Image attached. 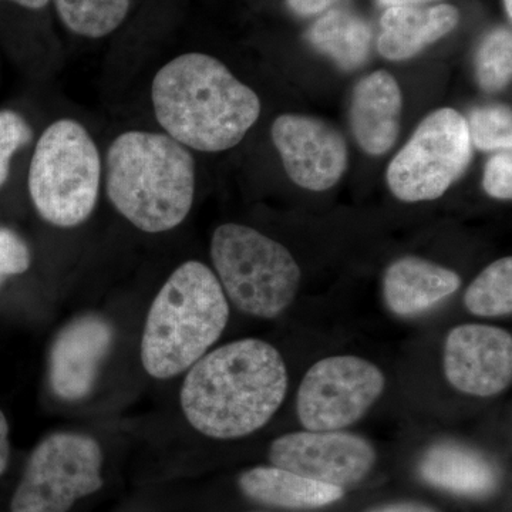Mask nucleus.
Segmentation results:
<instances>
[{
  "mask_svg": "<svg viewBox=\"0 0 512 512\" xmlns=\"http://www.w3.org/2000/svg\"><path fill=\"white\" fill-rule=\"evenodd\" d=\"M272 140L286 174L305 190L328 191L348 170V144L339 130L316 117L284 114L272 126Z\"/></svg>",
  "mask_w": 512,
  "mask_h": 512,
  "instance_id": "nucleus-11",
  "label": "nucleus"
},
{
  "mask_svg": "<svg viewBox=\"0 0 512 512\" xmlns=\"http://www.w3.org/2000/svg\"><path fill=\"white\" fill-rule=\"evenodd\" d=\"M419 473L427 484L464 497H487L500 484L498 468L490 458L454 441L427 448Z\"/></svg>",
  "mask_w": 512,
  "mask_h": 512,
  "instance_id": "nucleus-17",
  "label": "nucleus"
},
{
  "mask_svg": "<svg viewBox=\"0 0 512 512\" xmlns=\"http://www.w3.org/2000/svg\"><path fill=\"white\" fill-rule=\"evenodd\" d=\"M113 342V329L99 316L70 322L57 336L50 353V383L63 400L84 399L92 392Z\"/></svg>",
  "mask_w": 512,
  "mask_h": 512,
  "instance_id": "nucleus-13",
  "label": "nucleus"
},
{
  "mask_svg": "<svg viewBox=\"0 0 512 512\" xmlns=\"http://www.w3.org/2000/svg\"><path fill=\"white\" fill-rule=\"evenodd\" d=\"M483 188L490 197L510 201L512 198V154L500 151L487 161L484 168Z\"/></svg>",
  "mask_w": 512,
  "mask_h": 512,
  "instance_id": "nucleus-25",
  "label": "nucleus"
},
{
  "mask_svg": "<svg viewBox=\"0 0 512 512\" xmlns=\"http://www.w3.org/2000/svg\"><path fill=\"white\" fill-rule=\"evenodd\" d=\"M505 13L508 15V19L512 18V0H504Z\"/></svg>",
  "mask_w": 512,
  "mask_h": 512,
  "instance_id": "nucleus-32",
  "label": "nucleus"
},
{
  "mask_svg": "<svg viewBox=\"0 0 512 512\" xmlns=\"http://www.w3.org/2000/svg\"><path fill=\"white\" fill-rule=\"evenodd\" d=\"M151 100L165 133L204 153L238 146L261 114L254 90L220 60L202 53L164 64L154 77Z\"/></svg>",
  "mask_w": 512,
  "mask_h": 512,
  "instance_id": "nucleus-2",
  "label": "nucleus"
},
{
  "mask_svg": "<svg viewBox=\"0 0 512 512\" xmlns=\"http://www.w3.org/2000/svg\"><path fill=\"white\" fill-rule=\"evenodd\" d=\"M12 2L18 3L23 8L42 9L49 3V0H12Z\"/></svg>",
  "mask_w": 512,
  "mask_h": 512,
  "instance_id": "nucleus-31",
  "label": "nucleus"
},
{
  "mask_svg": "<svg viewBox=\"0 0 512 512\" xmlns=\"http://www.w3.org/2000/svg\"><path fill=\"white\" fill-rule=\"evenodd\" d=\"M448 383L468 396L491 397L512 380V336L495 326L466 323L451 329L444 345Z\"/></svg>",
  "mask_w": 512,
  "mask_h": 512,
  "instance_id": "nucleus-12",
  "label": "nucleus"
},
{
  "mask_svg": "<svg viewBox=\"0 0 512 512\" xmlns=\"http://www.w3.org/2000/svg\"><path fill=\"white\" fill-rule=\"evenodd\" d=\"M239 487L251 500L292 510L326 507L345 495V490L336 485L318 483L275 466L245 471L239 478Z\"/></svg>",
  "mask_w": 512,
  "mask_h": 512,
  "instance_id": "nucleus-18",
  "label": "nucleus"
},
{
  "mask_svg": "<svg viewBox=\"0 0 512 512\" xmlns=\"http://www.w3.org/2000/svg\"><path fill=\"white\" fill-rule=\"evenodd\" d=\"M338 0H286L289 10L302 18L328 12Z\"/></svg>",
  "mask_w": 512,
  "mask_h": 512,
  "instance_id": "nucleus-27",
  "label": "nucleus"
},
{
  "mask_svg": "<svg viewBox=\"0 0 512 512\" xmlns=\"http://www.w3.org/2000/svg\"><path fill=\"white\" fill-rule=\"evenodd\" d=\"M467 311L480 318L510 316L512 312L511 256L494 261L468 286L464 295Z\"/></svg>",
  "mask_w": 512,
  "mask_h": 512,
  "instance_id": "nucleus-21",
  "label": "nucleus"
},
{
  "mask_svg": "<svg viewBox=\"0 0 512 512\" xmlns=\"http://www.w3.org/2000/svg\"><path fill=\"white\" fill-rule=\"evenodd\" d=\"M473 144L466 117L454 109L433 111L387 168V185L404 202L433 201L466 173Z\"/></svg>",
  "mask_w": 512,
  "mask_h": 512,
  "instance_id": "nucleus-7",
  "label": "nucleus"
},
{
  "mask_svg": "<svg viewBox=\"0 0 512 512\" xmlns=\"http://www.w3.org/2000/svg\"><path fill=\"white\" fill-rule=\"evenodd\" d=\"M229 319L217 275L198 261L184 262L157 293L148 311L141 362L154 379H171L207 355Z\"/></svg>",
  "mask_w": 512,
  "mask_h": 512,
  "instance_id": "nucleus-4",
  "label": "nucleus"
},
{
  "mask_svg": "<svg viewBox=\"0 0 512 512\" xmlns=\"http://www.w3.org/2000/svg\"><path fill=\"white\" fill-rule=\"evenodd\" d=\"M269 460L299 476L345 488L362 481L376 463L372 444L345 431H296L279 437Z\"/></svg>",
  "mask_w": 512,
  "mask_h": 512,
  "instance_id": "nucleus-10",
  "label": "nucleus"
},
{
  "mask_svg": "<svg viewBox=\"0 0 512 512\" xmlns=\"http://www.w3.org/2000/svg\"><path fill=\"white\" fill-rule=\"evenodd\" d=\"M402 111V90L392 74L377 70L363 77L350 103V126L360 148L373 157L386 154L399 137Z\"/></svg>",
  "mask_w": 512,
  "mask_h": 512,
  "instance_id": "nucleus-14",
  "label": "nucleus"
},
{
  "mask_svg": "<svg viewBox=\"0 0 512 512\" xmlns=\"http://www.w3.org/2000/svg\"><path fill=\"white\" fill-rule=\"evenodd\" d=\"M478 86L487 93L501 92L511 82L512 33L498 26L487 33L477 47L474 57Z\"/></svg>",
  "mask_w": 512,
  "mask_h": 512,
  "instance_id": "nucleus-22",
  "label": "nucleus"
},
{
  "mask_svg": "<svg viewBox=\"0 0 512 512\" xmlns=\"http://www.w3.org/2000/svg\"><path fill=\"white\" fill-rule=\"evenodd\" d=\"M188 370L181 407L188 423L212 439H241L261 430L288 392L284 357L261 339L235 340Z\"/></svg>",
  "mask_w": 512,
  "mask_h": 512,
  "instance_id": "nucleus-1",
  "label": "nucleus"
},
{
  "mask_svg": "<svg viewBox=\"0 0 512 512\" xmlns=\"http://www.w3.org/2000/svg\"><path fill=\"white\" fill-rule=\"evenodd\" d=\"M369 512H437L427 505L419 503H397L386 505V507L377 508Z\"/></svg>",
  "mask_w": 512,
  "mask_h": 512,
  "instance_id": "nucleus-29",
  "label": "nucleus"
},
{
  "mask_svg": "<svg viewBox=\"0 0 512 512\" xmlns=\"http://www.w3.org/2000/svg\"><path fill=\"white\" fill-rule=\"evenodd\" d=\"M101 160L86 128L55 121L37 141L29 170V192L40 217L73 228L92 215L99 198Z\"/></svg>",
  "mask_w": 512,
  "mask_h": 512,
  "instance_id": "nucleus-6",
  "label": "nucleus"
},
{
  "mask_svg": "<svg viewBox=\"0 0 512 512\" xmlns=\"http://www.w3.org/2000/svg\"><path fill=\"white\" fill-rule=\"evenodd\" d=\"M471 144L480 151H511L512 113L508 106L474 107L467 117Z\"/></svg>",
  "mask_w": 512,
  "mask_h": 512,
  "instance_id": "nucleus-23",
  "label": "nucleus"
},
{
  "mask_svg": "<svg viewBox=\"0 0 512 512\" xmlns=\"http://www.w3.org/2000/svg\"><path fill=\"white\" fill-rule=\"evenodd\" d=\"M29 266L28 245L15 232L0 228V282L8 276L23 274Z\"/></svg>",
  "mask_w": 512,
  "mask_h": 512,
  "instance_id": "nucleus-26",
  "label": "nucleus"
},
{
  "mask_svg": "<svg viewBox=\"0 0 512 512\" xmlns=\"http://www.w3.org/2000/svg\"><path fill=\"white\" fill-rule=\"evenodd\" d=\"M382 370L357 356L319 360L303 377L296 397L299 421L309 431H338L362 419L382 396Z\"/></svg>",
  "mask_w": 512,
  "mask_h": 512,
  "instance_id": "nucleus-9",
  "label": "nucleus"
},
{
  "mask_svg": "<svg viewBox=\"0 0 512 512\" xmlns=\"http://www.w3.org/2000/svg\"><path fill=\"white\" fill-rule=\"evenodd\" d=\"M313 49L328 56L346 72L359 69L369 59L373 32L362 16L345 9H330L320 16L308 35Z\"/></svg>",
  "mask_w": 512,
  "mask_h": 512,
  "instance_id": "nucleus-19",
  "label": "nucleus"
},
{
  "mask_svg": "<svg viewBox=\"0 0 512 512\" xmlns=\"http://www.w3.org/2000/svg\"><path fill=\"white\" fill-rule=\"evenodd\" d=\"M106 187L111 204L134 227L170 231L194 202V158L168 134L127 131L107 153Z\"/></svg>",
  "mask_w": 512,
  "mask_h": 512,
  "instance_id": "nucleus-3",
  "label": "nucleus"
},
{
  "mask_svg": "<svg viewBox=\"0 0 512 512\" xmlns=\"http://www.w3.org/2000/svg\"><path fill=\"white\" fill-rule=\"evenodd\" d=\"M9 424L5 414L0 412V476L5 473L9 463Z\"/></svg>",
  "mask_w": 512,
  "mask_h": 512,
  "instance_id": "nucleus-28",
  "label": "nucleus"
},
{
  "mask_svg": "<svg viewBox=\"0 0 512 512\" xmlns=\"http://www.w3.org/2000/svg\"><path fill=\"white\" fill-rule=\"evenodd\" d=\"M436 2V0H379L384 8H406V6H420L424 3Z\"/></svg>",
  "mask_w": 512,
  "mask_h": 512,
  "instance_id": "nucleus-30",
  "label": "nucleus"
},
{
  "mask_svg": "<svg viewBox=\"0 0 512 512\" xmlns=\"http://www.w3.org/2000/svg\"><path fill=\"white\" fill-rule=\"evenodd\" d=\"M460 23V12L453 5L406 6L389 8L380 19L382 33L377 40L380 55L403 62L439 42Z\"/></svg>",
  "mask_w": 512,
  "mask_h": 512,
  "instance_id": "nucleus-16",
  "label": "nucleus"
},
{
  "mask_svg": "<svg viewBox=\"0 0 512 512\" xmlns=\"http://www.w3.org/2000/svg\"><path fill=\"white\" fill-rule=\"evenodd\" d=\"M57 15L76 35L99 39L126 19L130 0H53Z\"/></svg>",
  "mask_w": 512,
  "mask_h": 512,
  "instance_id": "nucleus-20",
  "label": "nucleus"
},
{
  "mask_svg": "<svg viewBox=\"0 0 512 512\" xmlns=\"http://www.w3.org/2000/svg\"><path fill=\"white\" fill-rule=\"evenodd\" d=\"M32 131L19 114L0 111V187L8 180L10 158L20 147L28 144Z\"/></svg>",
  "mask_w": 512,
  "mask_h": 512,
  "instance_id": "nucleus-24",
  "label": "nucleus"
},
{
  "mask_svg": "<svg viewBox=\"0 0 512 512\" xmlns=\"http://www.w3.org/2000/svg\"><path fill=\"white\" fill-rule=\"evenodd\" d=\"M103 453L92 437L56 433L33 451L10 504L12 512H67L103 487Z\"/></svg>",
  "mask_w": 512,
  "mask_h": 512,
  "instance_id": "nucleus-8",
  "label": "nucleus"
},
{
  "mask_svg": "<svg viewBox=\"0 0 512 512\" xmlns=\"http://www.w3.org/2000/svg\"><path fill=\"white\" fill-rule=\"evenodd\" d=\"M460 285L457 272L427 259L404 256L384 272V302L394 315H420L446 301Z\"/></svg>",
  "mask_w": 512,
  "mask_h": 512,
  "instance_id": "nucleus-15",
  "label": "nucleus"
},
{
  "mask_svg": "<svg viewBox=\"0 0 512 512\" xmlns=\"http://www.w3.org/2000/svg\"><path fill=\"white\" fill-rule=\"evenodd\" d=\"M211 258L225 295L248 315L274 319L299 291L302 272L291 252L247 225L215 229Z\"/></svg>",
  "mask_w": 512,
  "mask_h": 512,
  "instance_id": "nucleus-5",
  "label": "nucleus"
}]
</instances>
